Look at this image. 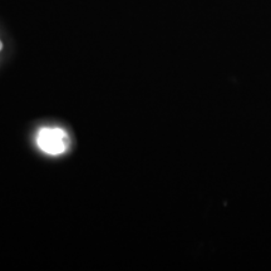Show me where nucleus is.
Wrapping results in <instances>:
<instances>
[{
    "mask_svg": "<svg viewBox=\"0 0 271 271\" xmlns=\"http://www.w3.org/2000/svg\"><path fill=\"white\" fill-rule=\"evenodd\" d=\"M37 143L43 152L48 155H61L68 148L69 140L61 128H43L37 136Z\"/></svg>",
    "mask_w": 271,
    "mask_h": 271,
    "instance_id": "1",
    "label": "nucleus"
},
{
    "mask_svg": "<svg viewBox=\"0 0 271 271\" xmlns=\"http://www.w3.org/2000/svg\"><path fill=\"white\" fill-rule=\"evenodd\" d=\"M3 49V44H1V42H0V50Z\"/></svg>",
    "mask_w": 271,
    "mask_h": 271,
    "instance_id": "2",
    "label": "nucleus"
}]
</instances>
